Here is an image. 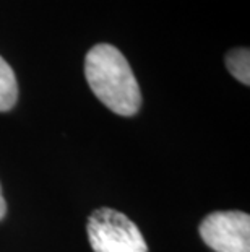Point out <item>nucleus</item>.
I'll use <instances>...</instances> for the list:
<instances>
[{
	"instance_id": "f257e3e1",
	"label": "nucleus",
	"mask_w": 250,
	"mask_h": 252,
	"mask_svg": "<svg viewBox=\"0 0 250 252\" xmlns=\"http://www.w3.org/2000/svg\"><path fill=\"white\" fill-rule=\"evenodd\" d=\"M84 77L106 108L119 116H134L141 106V93L130 63L117 47L101 42L84 57Z\"/></svg>"
},
{
	"instance_id": "f03ea898",
	"label": "nucleus",
	"mask_w": 250,
	"mask_h": 252,
	"mask_svg": "<svg viewBox=\"0 0 250 252\" xmlns=\"http://www.w3.org/2000/svg\"><path fill=\"white\" fill-rule=\"evenodd\" d=\"M86 233L93 252H148L137 224L112 208H98L88 218Z\"/></svg>"
},
{
	"instance_id": "20e7f679",
	"label": "nucleus",
	"mask_w": 250,
	"mask_h": 252,
	"mask_svg": "<svg viewBox=\"0 0 250 252\" xmlns=\"http://www.w3.org/2000/svg\"><path fill=\"white\" fill-rule=\"evenodd\" d=\"M18 83L13 68L0 56V112L10 111L17 104Z\"/></svg>"
},
{
	"instance_id": "423d86ee",
	"label": "nucleus",
	"mask_w": 250,
	"mask_h": 252,
	"mask_svg": "<svg viewBox=\"0 0 250 252\" xmlns=\"http://www.w3.org/2000/svg\"><path fill=\"white\" fill-rule=\"evenodd\" d=\"M5 213H7V203H5V198L2 195V187H0V220L5 217Z\"/></svg>"
},
{
	"instance_id": "7ed1b4c3",
	"label": "nucleus",
	"mask_w": 250,
	"mask_h": 252,
	"mask_svg": "<svg viewBox=\"0 0 250 252\" xmlns=\"http://www.w3.org/2000/svg\"><path fill=\"white\" fill-rule=\"evenodd\" d=\"M200 236L215 252H250V217L244 212H213L200 223Z\"/></svg>"
},
{
	"instance_id": "39448f33",
	"label": "nucleus",
	"mask_w": 250,
	"mask_h": 252,
	"mask_svg": "<svg viewBox=\"0 0 250 252\" xmlns=\"http://www.w3.org/2000/svg\"><path fill=\"white\" fill-rule=\"evenodd\" d=\"M226 67L234 78L244 83L246 87L250 85V51L247 47H237L227 52Z\"/></svg>"
}]
</instances>
